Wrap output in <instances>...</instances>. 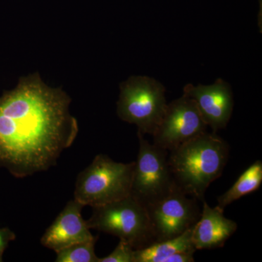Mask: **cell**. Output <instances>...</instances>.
I'll return each instance as SVG.
<instances>
[{"mask_svg":"<svg viewBox=\"0 0 262 262\" xmlns=\"http://www.w3.org/2000/svg\"><path fill=\"white\" fill-rule=\"evenodd\" d=\"M71 98L37 73L22 77L0 97V163L19 178L56 165L78 134Z\"/></svg>","mask_w":262,"mask_h":262,"instance_id":"cell-1","label":"cell"},{"mask_svg":"<svg viewBox=\"0 0 262 262\" xmlns=\"http://www.w3.org/2000/svg\"><path fill=\"white\" fill-rule=\"evenodd\" d=\"M229 146L216 133L205 132L168 151V163L177 187L196 201L223 173Z\"/></svg>","mask_w":262,"mask_h":262,"instance_id":"cell-2","label":"cell"},{"mask_svg":"<svg viewBox=\"0 0 262 262\" xmlns=\"http://www.w3.org/2000/svg\"><path fill=\"white\" fill-rule=\"evenodd\" d=\"M135 162L117 163L106 155L95 157L77 177L75 200L83 205L104 206L131 194Z\"/></svg>","mask_w":262,"mask_h":262,"instance_id":"cell-3","label":"cell"},{"mask_svg":"<svg viewBox=\"0 0 262 262\" xmlns=\"http://www.w3.org/2000/svg\"><path fill=\"white\" fill-rule=\"evenodd\" d=\"M93 208L92 215L86 221L90 229L115 236L134 249L155 242L146 206L132 194Z\"/></svg>","mask_w":262,"mask_h":262,"instance_id":"cell-4","label":"cell"},{"mask_svg":"<svg viewBox=\"0 0 262 262\" xmlns=\"http://www.w3.org/2000/svg\"><path fill=\"white\" fill-rule=\"evenodd\" d=\"M117 113L123 121L134 124L138 132L152 135L163 118L167 103L165 87L146 76H132L120 85Z\"/></svg>","mask_w":262,"mask_h":262,"instance_id":"cell-5","label":"cell"},{"mask_svg":"<svg viewBox=\"0 0 262 262\" xmlns=\"http://www.w3.org/2000/svg\"><path fill=\"white\" fill-rule=\"evenodd\" d=\"M139 149L131 194L143 204L152 203L177 187L168 163V151L150 144L138 132Z\"/></svg>","mask_w":262,"mask_h":262,"instance_id":"cell-6","label":"cell"},{"mask_svg":"<svg viewBox=\"0 0 262 262\" xmlns=\"http://www.w3.org/2000/svg\"><path fill=\"white\" fill-rule=\"evenodd\" d=\"M146 208L155 242L173 238L192 228L201 213L198 201L177 187Z\"/></svg>","mask_w":262,"mask_h":262,"instance_id":"cell-7","label":"cell"},{"mask_svg":"<svg viewBox=\"0 0 262 262\" xmlns=\"http://www.w3.org/2000/svg\"><path fill=\"white\" fill-rule=\"evenodd\" d=\"M207 127L195 101L183 95L167 104L163 118L153 133V144L169 151L206 132Z\"/></svg>","mask_w":262,"mask_h":262,"instance_id":"cell-8","label":"cell"},{"mask_svg":"<svg viewBox=\"0 0 262 262\" xmlns=\"http://www.w3.org/2000/svg\"><path fill=\"white\" fill-rule=\"evenodd\" d=\"M184 95L195 101L203 120L213 133L225 128L233 111V94L230 85L218 79L210 85L188 84Z\"/></svg>","mask_w":262,"mask_h":262,"instance_id":"cell-9","label":"cell"},{"mask_svg":"<svg viewBox=\"0 0 262 262\" xmlns=\"http://www.w3.org/2000/svg\"><path fill=\"white\" fill-rule=\"evenodd\" d=\"M83 205L74 199L43 234L41 244L55 252L74 244L96 238L91 233L87 222L82 216Z\"/></svg>","mask_w":262,"mask_h":262,"instance_id":"cell-10","label":"cell"},{"mask_svg":"<svg viewBox=\"0 0 262 262\" xmlns=\"http://www.w3.org/2000/svg\"><path fill=\"white\" fill-rule=\"evenodd\" d=\"M203 202L199 220L192 229V239L196 250L222 248L236 232L237 225L224 215L225 209L216 206L211 208Z\"/></svg>","mask_w":262,"mask_h":262,"instance_id":"cell-11","label":"cell"},{"mask_svg":"<svg viewBox=\"0 0 262 262\" xmlns=\"http://www.w3.org/2000/svg\"><path fill=\"white\" fill-rule=\"evenodd\" d=\"M190 228L177 237L156 241L143 248L134 250V262H193L196 251Z\"/></svg>","mask_w":262,"mask_h":262,"instance_id":"cell-12","label":"cell"},{"mask_svg":"<svg viewBox=\"0 0 262 262\" xmlns=\"http://www.w3.org/2000/svg\"><path fill=\"white\" fill-rule=\"evenodd\" d=\"M262 183V162L257 160L239 176L227 192L218 196V206L225 209L233 202L258 190Z\"/></svg>","mask_w":262,"mask_h":262,"instance_id":"cell-13","label":"cell"},{"mask_svg":"<svg viewBox=\"0 0 262 262\" xmlns=\"http://www.w3.org/2000/svg\"><path fill=\"white\" fill-rule=\"evenodd\" d=\"M97 238L74 244L57 251L56 262H98L95 253Z\"/></svg>","mask_w":262,"mask_h":262,"instance_id":"cell-14","label":"cell"},{"mask_svg":"<svg viewBox=\"0 0 262 262\" xmlns=\"http://www.w3.org/2000/svg\"><path fill=\"white\" fill-rule=\"evenodd\" d=\"M134 250L130 244L120 239L113 252L107 256L99 258L98 262H134Z\"/></svg>","mask_w":262,"mask_h":262,"instance_id":"cell-15","label":"cell"},{"mask_svg":"<svg viewBox=\"0 0 262 262\" xmlns=\"http://www.w3.org/2000/svg\"><path fill=\"white\" fill-rule=\"evenodd\" d=\"M15 238V234L8 229H0V261L2 255L10 241Z\"/></svg>","mask_w":262,"mask_h":262,"instance_id":"cell-16","label":"cell"}]
</instances>
